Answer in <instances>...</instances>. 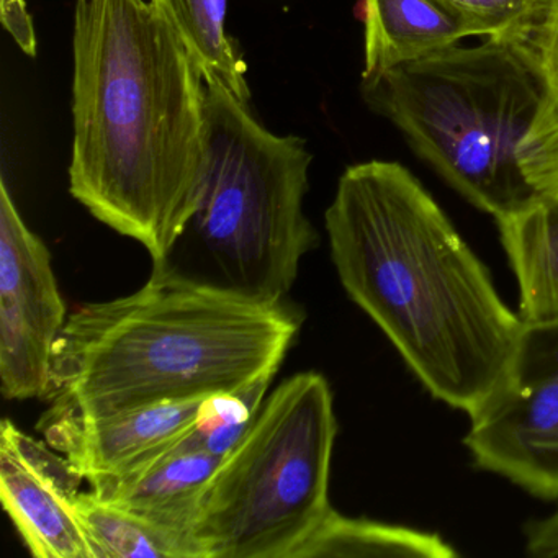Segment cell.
<instances>
[{
	"mask_svg": "<svg viewBox=\"0 0 558 558\" xmlns=\"http://www.w3.org/2000/svg\"><path fill=\"white\" fill-rule=\"evenodd\" d=\"M73 51L71 194L165 270L204 192V74L145 0H77Z\"/></svg>",
	"mask_w": 558,
	"mask_h": 558,
	"instance_id": "1",
	"label": "cell"
},
{
	"mask_svg": "<svg viewBox=\"0 0 558 558\" xmlns=\"http://www.w3.org/2000/svg\"><path fill=\"white\" fill-rule=\"evenodd\" d=\"M325 223L349 299L437 400L475 413L524 322L442 208L404 166L368 161L345 169Z\"/></svg>",
	"mask_w": 558,
	"mask_h": 558,
	"instance_id": "2",
	"label": "cell"
},
{
	"mask_svg": "<svg viewBox=\"0 0 558 558\" xmlns=\"http://www.w3.org/2000/svg\"><path fill=\"white\" fill-rule=\"evenodd\" d=\"M299 325L283 303L155 270L133 295L68 316L45 416L104 417L241 393L276 377Z\"/></svg>",
	"mask_w": 558,
	"mask_h": 558,
	"instance_id": "3",
	"label": "cell"
},
{
	"mask_svg": "<svg viewBox=\"0 0 558 558\" xmlns=\"http://www.w3.org/2000/svg\"><path fill=\"white\" fill-rule=\"evenodd\" d=\"M362 94L450 187L496 221L542 201L519 161L544 99L531 48L495 38L452 45L362 84Z\"/></svg>",
	"mask_w": 558,
	"mask_h": 558,
	"instance_id": "4",
	"label": "cell"
},
{
	"mask_svg": "<svg viewBox=\"0 0 558 558\" xmlns=\"http://www.w3.org/2000/svg\"><path fill=\"white\" fill-rule=\"evenodd\" d=\"M207 174L189 228L210 251L223 287L280 305L319 243L303 208L313 156L299 136L260 125L223 87L207 84Z\"/></svg>",
	"mask_w": 558,
	"mask_h": 558,
	"instance_id": "5",
	"label": "cell"
},
{
	"mask_svg": "<svg viewBox=\"0 0 558 558\" xmlns=\"http://www.w3.org/2000/svg\"><path fill=\"white\" fill-rule=\"evenodd\" d=\"M338 421L315 372L287 378L221 460L195 538L207 558H293L331 511Z\"/></svg>",
	"mask_w": 558,
	"mask_h": 558,
	"instance_id": "6",
	"label": "cell"
},
{
	"mask_svg": "<svg viewBox=\"0 0 558 558\" xmlns=\"http://www.w3.org/2000/svg\"><path fill=\"white\" fill-rule=\"evenodd\" d=\"M470 420L463 442L480 469L558 498V318L524 322L505 374Z\"/></svg>",
	"mask_w": 558,
	"mask_h": 558,
	"instance_id": "7",
	"label": "cell"
},
{
	"mask_svg": "<svg viewBox=\"0 0 558 558\" xmlns=\"http://www.w3.org/2000/svg\"><path fill=\"white\" fill-rule=\"evenodd\" d=\"M51 254L0 184V390L5 400L44 398L54 345L66 325Z\"/></svg>",
	"mask_w": 558,
	"mask_h": 558,
	"instance_id": "8",
	"label": "cell"
},
{
	"mask_svg": "<svg viewBox=\"0 0 558 558\" xmlns=\"http://www.w3.org/2000/svg\"><path fill=\"white\" fill-rule=\"evenodd\" d=\"M83 482L66 457L2 421L0 499L34 557L93 558L76 512Z\"/></svg>",
	"mask_w": 558,
	"mask_h": 558,
	"instance_id": "9",
	"label": "cell"
},
{
	"mask_svg": "<svg viewBox=\"0 0 558 558\" xmlns=\"http://www.w3.org/2000/svg\"><path fill=\"white\" fill-rule=\"evenodd\" d=\"M207 400L104 417L45 416L40 427L48 444L93 486L136 475L174 449L194 429Z\"/></svg>",
	"mask_w": 558,
	"mask_h": 558,
	"instance_id": "10",
	"label": "cell"
},
{
	"mask_svg": "<svg viewBox=\"0 0 558 558\" xmlns=\"http://www.w3.org/2000/svg\"><path fill=\"white\" fill-rule=\"evenodd\" d=\"M221 460L201 450L172 449L136 475L97 483L90 486V492L110 505L198 544L195 527Z\"/></svg>",
	"mask_w": 558,
	"mask_h": 558,
	"instance_id": "11",
	"label": "cell"
},
{
	"mask_svg": "<svg viewBox=\"0 0 558 558\" xmlns=\"http://www.w3.org/2000/svg\"><path fill=\"white\" fill-rule=\"evenodd\" d=\"M365 64L362 84L393 68L429 57L463 38L478 37L465 17L440 0H362Z\"/></svg>",
	"mask_w": 558,
	"mask_h": 558,
	"instance_id": "12",
	"label": "cell"
},
{
	"mask_svg": "<svg viewBox=\"0 0 558 558\" xmlns=\"http://www.w3.org/2000/svg\"><path fill=\"white\" fill-rule=\"evenodd\" d=\"M496 223L518 279L521 318H558V198H542Z\"/></svg>",
	"mask_w": 558,
	"mask_h": 558,
	"instance_id": "13",
	"label": "cell"
},
{
	"mask_svg": "<svg viewBox=\"0 0 558 558\" xmlns=\"http://www.w3.org/2000/svg\"><path fill=\"white\" fill-rule=\"evenodd\" d=\"M171 25L204 74L205 83L223 87L250 104L246 63L227 34V0H149Z\"/></svg>",
	"mask_w": 558,
	"mask_h": 558,
	"instance_id": "14",
	"label": "cell"
},
{
	"mask_svg": "<svg viewBox=\"0 0 558 558\" xmlns=\"http://www.w3.org/2000/svg\"><path fill=\"white\" fill-rule=\"evenodd\" d=\"M325 557L453 558L457 551L440 535L345 518L331 509L293 558Z\"/></svg>",
	"mask_w": 558,
	"mask_h": 558,
	"instance_id": "15",
	"label": "cell"
},
{
	"mask_svg": "<svg viewBox=\"0 0 558 558\" xmlns=\"http://www.w3.org/2000/svg\"><path fill=\"white\" fill-rule=\"evenodd\" d=\"M77 519L93 558H205L201 545L97 498L77 496Z\"/></svg>",
	"mask_w": 558,
	"mask_h": 558,
	"instance_id": "16",
	"label": "cell"
},
{
	"mask_svg": "<svg viewBox=\"0 0 558 558\" xmlns=\"http://www.w3.org/2000/svg\"><path fill=\"white\" fill-rule=\"evenodd\" d=\"M544 99L519 149L525 178L541 198H558V2L537 45Z\"/></svg>",
	"mask_w": 558,
	"mask_h": 558,
	"instance_id": "17",
	"label": "cell"
},
{
	"mask_svg": "<svg viewBox=\"0 0 558 558\" xmlns=\"http://www.w3.org/2000/svg\"><path fill=\"white\" fill-rule=\"evenodd\" d=\"M270 381L267 378L241 393L208 398L201 420L174 449L201 450L225 459L256 421Z\"/></svg>",
	"mask_w": 558,
	"mask_h": 558,
	"instance_id": "18",
	"label": "cell"
},
{
	"mask_svg": "<svg viewBox=\"0 0 558 558\" xmlns=\"http://www.w3.org/2000/svg\"><path fill=\"white\" fill-rule=\"evenodd\" d=\"M475 27L478 37L512 41L537 51L558 0H440Z\"/></svg>",
	"mask_w": 558,
	"mask_h": 558,
	"instance_id": "19",
	"label": "cell"
},
{
	"mask_svg": "<svg viewBox=\"0 0 558 558\" xmlns=\"http://www.w3.org/2000/svg\"><path fill=\"white\" fill-rule=\"evenodd\" d=\"M0 21L25 54H37V35L27 0H0Z\"/></svg>",
	"mask_w": 558,
	"mask_h": 558,
	"instance_id": "20",
	"label": "cell"
},
{
	"mask_svg": "<svg viewBox=\"0 0 558 558\" xmlns=\"http://www.w3.org/2000/svg\"><path fill=\"white\" fill-rule=\"evenodd\" d=\"M527 551L532 557H558V511L542 521L532 522L527 532Z\"/></svg>",
	"mask_w": 558,
	"mask_h": 558,
	"instance_id": "21",
	"label": "cell"
}]
</instances>
